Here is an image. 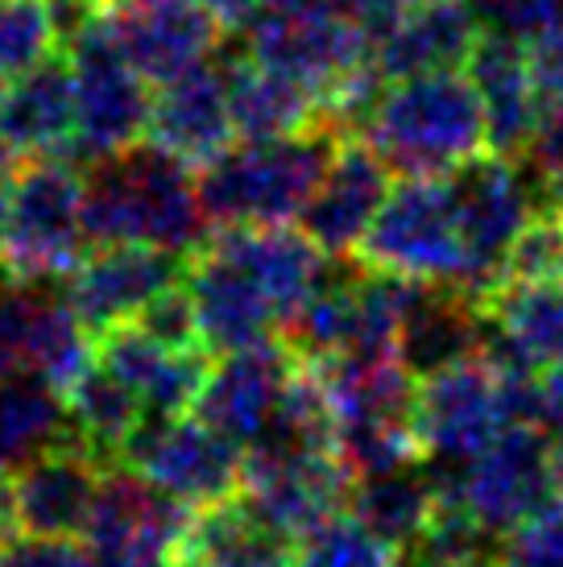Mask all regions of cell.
Here are the masks:
<instances>
[{
  "mask_svg": "<svg viewBox=\"0 0 563 567\" xmlns=\"http://www.w3.org/2000/svg\"><path fill=\"white\" fill-rule=\"evenodd\" d=\"M100 460L79 440L59 443L9 473V514L21 535L75 538L92 518L95 493L104 481Z\"/></svg>",
  "mask_w": 563,
  "mask_h": 567,
  "instance_id": "14",
  "label": "cell"
},
{
  "mask_svg": "<svg viewBox=\"0 0 563 567\" xmlns=\"http://www.w3.org/2000/svg\"><path fill=\"white\" fill-rule=\"evenodd\" d=\"M183 282L191 290L195 316H199V336L207 352H236L269 340V331L282 328V316L262 282L249 269L224 252L216 240L207 237L199 249L187 257Z\"/></svg>",
  "mask_w": 563,
  "mask_h": 567,
  "instance_id": "17",
  "label": "cell"
},
{
  "mask_svg": "<svg viewBox=\"0 0 563 567\" xmlns=\"http://www.w3.org/2000/svg\"><path fill=\"white\" fill-rule=\"evenodd\" d=\"M66 410H71L79 443L109 468L121 460L129 435L145 423V402L137 398V390H129L121 378H112L104 364H92L66 390Z\"/></svg>",
  "mask_w": 563,
  "mask_h": 567,
  "instance_id": "29",
  "label": "cell"
},
{
  "mask_svg": "<svg viewBox=\"0 0 563 567\" xmlns=\"http://www.w3.org/2000/svg\"><path fill=\"white\" fill-rule=\"evenodd\" d=\"M187 257L154 245H95V252L79 257V266L66 274V302L83 319V328L100 336L137 319L145 302L162 295L166 286L183 282Z\"/></svg>",
  "mask_w": 563,
  "mask_h": 567,
  "instance_id": "13",
  "label": "cell"
},
{
  "mask_svg": "<svg viewBox=\"0 0 563 567\" xmlns=\"http://www.w3.org/2000/svg\"><path fill=\"white\" fill-rule=\"evenodd\" d=\"M551 278H563V220L551 207H543L510 245L501 282H551Z\"/></svg>",
  "mask_w": 563,
  "mask_h": 567,
  "instance_id": "35",
  "label": "cell"
},
{
  "mask_svg": "<svg viewBox=\"0 0 563 567\" xmlns=\"http://www.w3.org/2000/svg\"><path fill=\"white\" fill-rule=\"evenodd\" d=\"M522 158H526V166L547 183V190L560 183L563 178V104L543 109V121L534 128V137Z\"/></svg>",
  "mask_w": 563,
  "mask_h": 567,
  "instance_id": "40",
  "label": "cell"
},
{
  "mask_svg": "<svg viewBox=\"0 0 563 567\" xmlns=\"http://www.w3.org/2000/svg\"><path fill=\"white\" fill-rule=\"evenodd\" d=\"M199 4L216 17V25L224 33L245 30L253 17H257V9H262V0H199Z\"/></svg>",
  "mask_w": 563,
  "mask_h": 567,
  "instance_id": "42",
  "label": "cell"
},
{
  "mask_svg": "<svg viewBox=\"0 0 563 567\" xmlns=\"http://www.w3.org/2000/svg\"><path fill=\"white\" fill-rule=\"evenodd\" d=\"M50 299V282H13L0 274V381L30 373L33 323Z\"/></svg>",
  "mask_w": 563,
  "mask_h": 567,
  "instance_id": "34",
  "label": "cell"
},
{
  "mask_svg": "<svg viewBox=\"0 0 563 567\" xmlns=\"http://www.w3.org/2000/svg\"><path fill=\"white\" fill-rule=\"evenodd\" d=\"M9 526H13V514H9V488H0V551L9 543Z\"/></svg>",
  "mask_w": 563,
  "mask_h": 567,
  "instance_id": "44",
  "label": "cell"
},
{
  "mask_svg": "<svg viewBox=\"0 0 563 567\" xmlns=\"http://www.w3.org/2000/svg\"><path fill=\"white\" fill-rule=\"evenodd\" d=\"M290 567H398V551L352 514H336L298 538Z\"/></svg>",
  "mask_w": 563,
  "mask_h": 567,
  "instance_id": "32",
  "label": "cell"
},
{
  "mask_svg": "<svg viewBox=\"0 0 563 567\" xmlns=\"http://www.w3.org/2000/svg\"><path fill=\"white\" fill-rule=\"evenodd\" d=\"M95 364H104L112 378L137 390L150 419H178L195 410V398L207 381V348L174 352L150 340L133 323L95 336Z\"/></svg>",
  "mask_w": 563,
  "mask_h": 567,
  "instance_id": "20",
  "label": "cell"
},
{
  "mask_svg": "<svg viewBox=\"0 0 563 567\" xmlns=\"http://www.w3.org/2000/svg\"><path fill=\"white\" fill-rule=\"evenodd\" d=\"M133 328H141L150 340H157L162 348H174V352H191V348H204V336H199V316H195V302H191L187 282L166 286L162 295L145 302L137 311V319H129Z\"/></svg>",
  "mask_w": 563,
  "mask_h": 567,
  "instance_id": "36",
  "label": "cell"
},
{
  "mask_svg": "<svg viewBox=\"0 0 563 567\" xmlns=\"http://www.w3.org/2000/svg\"><path fill=\"white\" fill-rule=\"evenodd\" d=\"M0 567H95L88 547H75L71 538H33L21 535L4 543Z\"/></svg>",
  "mask_w": 563,
  "mask_h": 567,
  "instance_id": "39",
  "label": "cell"
},
{
  "mask_svg": "<svg viewBox=\"0 0 563 567\" xmlns=\"http://www.w3.org/2000/svg\"><path fill=\"white\" fill-rule=\"evenodd\" d=\"M191 166L154 142L92 162L83 174V233L92 245H154L191 257L212 233Z\"/></svg>",
  "mask_w": 563,
  "mask_h": 567,
  "instance_id": "1",
  "label": "cell"
},
{
  "mask_svg": "<svg viewBox=\"0 0 563 567\" xmlns=\"http://www.w3.org/2000/svg\"><path fill=\"white\" fill-rule=\"evenodd\" d=\"M104 21L133 71L154 87L216 59L224 33L199 0H104Z\"/></svg>",
  "mask_w": 563,
  "mask_h": 567,
  "instance_id": "12",
  "label": "cell"
},
{
  "mask_svg": "<svg viewBox=\"0 0 563 567\" xmlns=\"http://www.w3.org/2000/svg\"><path fill=\"white\" fill-rule=\"evenodd\" d=\"M116 464L141 473L150 485H157L178 502L204 509V505H216L240 493L245 447L224 440L199 414H191V419L187 414H178V419H150L145 414V423L121 447Z\"/></svg>",
  "mask_w": 563,
  "mask_h": 567,
  "instance_id": "8",
  "label": "cell"
},
{
  "mask_svg": "<svg viewBox=\"0 0 563 567\" xmlns=\"http://www.w3.org/2000/svg\"><path fill=\"white\" fill-rule=\"evenodd\" d=\"M245 54L269 71L307 83L319 100L357 66L373 63V50L348 17L282 13V9H269L245 25Z\"/></svg>",
  "mask_w": 563,
  "mask_h": 567,
  "instance_id": "11",
  "label": "cell"
},
{
  "mask_svg": "<svg viewBox=\"0 0 563 567\" xmlns=\"http://www.w3.org/2000/svg\"><path fill=\"white\" fill-rule=\"evenodd\" d=\"M224 75H228V104L240 142H282L328 125L324 100L307 83L253 63L249 54L233 59Z\"/></svg>",
  "mask_w": 563,
  "mask_h": 567,
  "instance_id": "25",
  "label": "cell"
},
{
  "mask_svg": "<svg viewBox=\"0 0 563 567\" xmlns=\"http://www.w3.org/2000/svg\"><path fill=\"white\" fill-rule=\"evenodd\" d=\"M4 228H9V195H4V178H0V245H4Z\"/></svg>",
  "mask_w": 563,
  "mask_h": 567,
  "instance_id": "45",
  "label": "cell"
},
{
  "mask_svg": "<svg viewBox=\"0 0 563 567\" xmlns=\"http://www.w3.org/2000/svg\"><path fill=\"white\" fill-rule=\"evenodd\" d=\"M398 174H448L485 154V109L469 71H436L386 83L360 133Z\"/></svg>",
  "mask_w": 563,
  "mask_h": 567,
  "instance_id": "2",
  "label": "cell"
},
{
  "mask_svg": "<svg viewBox=\"0 0 563 567\" xmlns=\"http://www.w3.org/2000/svg\"><path fill=\"white\" fill-rule=\"evenodd\" d=\"M398 567H414V564H410V559H407V564H398Z\"/></svg>",
  "mask_w": 563,
  "mask_h": 567,
  "instance_id": "48",
  "label": "cell"
},
{
  "mask_svg": "<svg viewBox=\"0 0 563 567\" xmlns=\"http://www.w3.org/2000/svg\"><path fill=\"white\" fill-rule=\"evenodd\" d=\"M539 426L547 431V440L563 456V361L543 369L539 378Z\"/></svg>",
  "mask_w": 563,
  "mask_h": 567,
  "instance_id": "41",
  "label": "cell"
},
{
  "mask_svg": "<svg viewBox=\"0 0 563 567\" xmlns=\"http://www.w3.org/2000/svg\"><path fill=\"white\" fill-rule=\"evenodd\" d=\"M485 357L505 373H543L563 361V278L501 282L485 295Z\"/></svg>",
  "mask_w": 563,
  "mask_h": 567,
  "instance_id": "19",
  "label": "cell"
},
{
  "mask_svg": "<svg viewBox=\"0 0 563 567\" xmlns=\"http://www.w3.org/2000/svg\"><path fill=\"white\" fill-rule=\"evenodd\" d=\"M266 4L282 13H345L348 0H266Z\"/></svg>",
  "mask_w": 563,
  "mask_h": 567,
  "instance_id": "43",
  "label": "cell"
},
{
  "mask_svg": "<svg viewBox=\"0 0 563 567\" xmlns=\"http://www.w3.org/2000/svg\"><path fill=\"white\" fill-rule=\"evenodd\" d=\"M563 497V456L534 423L505 426L460 476V505L498 538Z\"/></svg>",
  "mask_w": 563,
  "mask_h": 567,
  "instance_id": "9",
  "label": "cell"
},
{
  "mask_svg": "<svg viewBox=\"0 0 563 567\" xmlns=\"http://www.w3.org/2000/svg\"><path fill=\"white\" fill-rule=\"evenodd\" d=\"M336 456L352 481L398 473L422 460L410 419H357L336 426Z\"/></svg>",
  "mask_w": 563,
  "mask_h": 567,
  "instance_id": "31",
  "label": "cell"
},
{
  "mask_svg": "<svg viewBox=\"0 0 563 567\" xmlns=\"http://www.w3.org/2000/svg\"><path fill=\"white\" fill-rule=\"evenodd\" d=\"M410 426L422 447V460L436 468H469L510 426L505 373L481 357L448 364L414 385Z\"/></svg>",
  "mask_w": 563,
  "mask_h": 567,
  "instance_id": "6",
  "label": "cell"
},
{
  "mask_svg": "<svg viewBox=\"0 0 563 567\" xmlns=\"http://www.w3.org/2000/svg\"><path fill=\"white\" fill-rule=\"evenodd\" d=\"M464 71H469V80L481 92L489 150L518 162L526 154L539 121H543V100H539V87H534L526 47L481 30V42H477Z\"/></svg>",
  "mask_w": 563,
  "mask_h": 567,
  "instance_id": "21",
  "label": "cell"
},
{
  "mask_svg": "<svg viewBox=\"0 0 563 567\" xmlns=\"http://www.w3.org/2000/svg\"><path fill=\"white\" fill-rule=\"evenodd\" d=\"M66 63L75 75V142L71 154L79 162H104L125 154L145 137L150 100L145 80L112 42L104 9L75 42H66Z\"/></svg>",
  "mask_w": 563,
  "mask_h": 567,
  "instance_id": "7",
  "label": "cell"
},
{
  "mask_svg": "<svg viewBox=\"0 0 563 567\" xmlns=\"http://www.w3.org/2000/svg\"><path fill=\"white\" fill-rule=\"evenodd\" d=\"M352 476L336 452H245L240 502L290 543L319 530L348 505Z\"/></svg>",
  "mask_w": 563,
  "mask_h": 567,
  "instance_id": "10",
  "label": "cell"
},
{
  "mask_svg": "<svg viewBox=\"0 0 563 567\" xmlns=\"http://www.w3.org/2000/svg\"><path fill=\"white\" fill-rule=\"evenodd\" d=\"M357 261L414 282L460 286L472 295L469 240L460 228L448 174H414L398 183L357 245Z\"/></svg>",
  "mask_w": 563,
  "mask_h": 567,
  "instance_id": "4",
  "label": "cell"
},
{
  "mask_svg": "<svg viewBox=\"0 0 563 567\" xmlns=\"http://www.w3.org/2000/svg\"><path fill=\"white\" fill-rule=\"evenodd\" d=\"M340 128L319 125L282 142H240L199 166V199L212 228L290 224L311 204L319 178L340 145Z\"/></svg>",
  "mask_w": 563,
  "mask_h": 567,
  "instance_id": "3",
  "label": "cell"
},
{
  "mask_svg": "<svg viewBox=\"0 0 563 567\" xmlns=\"http://www.w3.org/2000/svg\"><path fill=\"white\" fill-rule=\"evenodd\" d=\"M79 440L66 398L38 373H13L0 381V488L25 460L42 456L59 443Z\"/></svg>",
  "mask_w": 563,
  "mask_h": 567,
  "instance_id": "27",
  "label": "cell"
},
{
  "mask_svg": "<svg viewBox=\"0 0 563 567\" xmlns=\"http://www.w3.org/2000/svg\"><path fill=\"white\" fill-rule=\"evenodd\" d=\"M477 42H481V21L472 13V0H427L410 4L398 30L373 54V63L386 83L460 71L469 66Z\"/></svg>",
  "mask_w": 563,
  "mask_h": 567,
  "instance_id": "24",
  "label": "cell"
},
{
  "mask_svg": "<svg viewBox=\"0 0 563 567\" xmlns=\"http://www.w3.org/2000/svg\"><path fill=\"white\" fill-rule=\"evenodd\" d=\"M407 4H427V0H407Z\"/></svg>",
  "mask_w": 563,
  "mask_h": 567,
  "instance_id": "47",
  "label": "cell"
},
{
  "mask_svg": "<svg viewBox=\"0 0 563 567\" xmlns=\"http://www.w3.org/2000/svg\"><path fill=\"white\" fill-rule=\"evenodd\" d=\"M501 551V538L477 522L460 502H439L431 526L407 551L414 567H493Z\"/></svg>",
  "mask_w": 563,
  "mask_h": 567,
  "instance_id": "30",
  "label": "cell"
},
{
  "mask_svg": "<svg viewBox=\"0 0 563 567\" xmlns=\"http://www.w3.org/2000/svg\"><path fill=\"white\" fill-rule=\"evenodd\" d=\"M0 92H4V87H0Z\"/></svg>",
  "mask_w": 563,
  "mask_h": 567,
  "instance_id": "49",
  "label": "cell"
},
{
  "mask_svg": "<svg viewBox=\"0 0 563 567\" xmlns=\"http://www.w3.org/2000/svg\"><path fill=\"white\" fill-rule=\"evenodd\" d=\"M348 509L352 518H360L377 538H386L393 551L407 555L419 535L431 526L439 509V488L436 476L427 464H410V468H398V473H381V476H365V481H352V493H348Z\"/></svg>",
  "mask_w": 563,
  "mask_h": 567,
  "instance_id": "28",
  "label": "cell"
},
{
  "mask_svg": "<svg viewBox=\"0 0 563 567\" xmlns=\"http://www.w3.org/2000/svg\"><path fill=\"white\" fill-rule=\"evenodd\" d=\"M472 13L485 33L531 47L563 25V0H472Z\"/></svg>",
  "mask_w": 563,
  "mask_h": 567,
  "instance_id": "37",
  "label": "cell"
},
{
  "mask_svg": "<svg viewBox=\"0 0 563 567\" xmlns=\"http://www.w3.org/2000/svg\"><path fill=\"white\" fill-rule=\"evenodd\" d=\"M386 199H390L386 158L360 133H345L298 220L328 257H352Z\"/></svg>",
  "mask_w": 563,
  "mask_h": 567,
  "instance_id": "15",
  "label": "cell"
},
{
  "mask_svg": "<svg viewBox=\"0 0 563 567\" xmlns=\"http://www.w3.org/2000/svg\"><path fill=\"white\" fill-rule=\"evenodd\" d=\"M295 543L253 514L240 497L195 509L174 567H290Z\"/></svg>",
  "mask_w": 563,
  "mask_h": 567,
  "instance_id": "26",
  "label": "cell"
},
{
  "mask_svg": "<svg viewBox=\"0 0 563 567\" xmlns=\"http://www.w3.org/2000/svg\"><path fill=\"white\" fill-rule=\"evenodd\" d=\"M295 369L298 357L286 348V340H262V344L224 352V361L207 369L204 390L195 398V414L207 426H216L224 440L253 447L274 419Z\"/></svg>",
  "mask_w": 563,
  "mask_h": 567,
  "instance_id": "16",
  "label": "cell"
},
{
  "mask_svg": "<svg viewBox=\"0 0 563 567\" xmlns=\"http://www.w3.org/2000/svg\"><path fill=\"white\" fill-rule=\"evenodd\" d=\"M485 299L460 286L422 282L410 299L402 331H398V361L414 378H431L448 364H460L485 352Z\"/></svg>",
  "mask_w": 563,
  "mask_h": 567,
  "instance_id": "22",
  "label": "cell"
},
{
  "mask_svg": "<svg viewBox=\"0 0 563 567\" xmlns=\"http://www.w3.org/2000/svg\"><path fill=\"white\" fill-rule=\"evenodd\" d=\"M0 142L21 158H50L75 142V75L71 63L50 54L47 63L17 75L13 87L0 92Z\"/></svg>",
  "mask_w": 563,
  "mask_h": 567,
  "instance_id": "23",
  "label": "cell"
},
{
  "mask_svg": "<svg viewBox=\"0 0 563 567\" xmlns=\"http://www.w3.org/2000/svg\"><path fill=\"white\" fill-rule=\"evenodd\" d=\"M145 137L191 171L219 158L236 137L228 75L207 59V63L191 66L187 75L162 83L157 95L150 100Z\"/></svg>",
  "mask_w": 563,
  "mask_h": 567,
  "instance_id": "18",
  "label": "cell"
},
{
  "mask_svg": "<svg viewBox=\"0 0 563 567\" xmlns=\"http://www.w3.org/2000/svg\"><path fill=\"white\" fill-rule=\"evenodd\" d=\"M83 245V174L75 162L38 158L21 166L9 190L0 274L13 282H59L79 266Z\"/></svg>",
  "mask_w": 563,
  "mask_h": 567,
  "instance_id": "5",
  "label": "cell"
},
{
  "mask_svg": "<svg viewBox=\"0 0 563 567\" xmlns=\"http://www.w3.org/2000/svg\"><path fill=\"white\" fill-rule=\"evenodd\" d=\"M498 567H563V497L505 535Z\"/></svg>",
  "mask_w": 563,
  "mask_h": 567,
  "instance_id": "38",
  "label": "cell"
},
{
  "mask_svg": "<svg viewBox=\"0 0 563 567\" xmlns=\"http://www.w3.org/2000/svg\"><path fill=\"white\" fill-rule=\"evenodd\" d=\"M547 207H551V212H555V216H560V220H563V178H560V183H555V187H551Z\"/></svg>",
  "mask_w": 563,
  "mask_h": 567,
  "instance_id": "46",
  "label": "cell"
},
{
  "mask_svg": "<svg viewBox=\"0 0 563 567\" xmlns=\"http://www.w3.org/2000/svg\"><path fill=\"white\" fill-rule=\"evenodd\" d=\"M59 47L50 0H0V80L47 63Z\"/></svg>",
  "mask_w": 563,
  "mask_h": 567,
  "instance_id": "33",
  "label": "cell"
}]
</instances>
